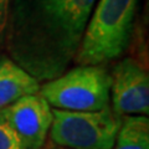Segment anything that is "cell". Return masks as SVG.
Segmentation results:
<instances>
[{
	"label": "cell",
	"instance_id": "cell-1",
	"mask_svg": "<svg viewBox=\"0 0 149 149\" xmlns=\"http://www.w3.org/2000/svg\"><path fill=\"white\" fill-rule=\"evenodd\" d=\"M96 0H10L4 41L10 58L39 82L66 72Z\"/></svg>",
	"mask_w": 149,
	"mask_h": 149
},
{
	"label": "cell",
	"instance_id": "cell-2",
	"mask_svg": "<svg viewBox=\"0 0 149 149\" xmlns=\"http://www.w3.org/2000/svg\"><path fill=\"white\" fill-rule=\"evenodd\" d=\"M136 8L137 0H100L73 61L78 66H102L118 58L129 44Z\"/></svg>",
	"mask_w": 149,
	"mask_h": 149
},
{
	"label": "cell",
	"instance_id": "cell-3",
	"mask_svg": "<svg viewBox=\"0 0 149 149\" xmlns=\"http://www.w3.org/2000/svg\"><path fill=\"white\" fill-rule=\"evenodd\" d=\"M111 74L103 66H78L45 82L39 95L56 109L96 112L109 103Z\"/></svg>",
	"mask_w": 149,
	"mask_h": 149
},
{
	"label": "cell",
	"instance_id": "cell-4",
	"mask_svg": "<svg viewBox=\"0 0 149 149\" xmlns=\"http://www.w3.org/2000/svg\"><path fill=\"white\" fill-rule=\"evenodd\" d=\"M120 123L109 106L96 112L52 108L50 141L67 149H112Z\"/></svg>",
	"mask_w": 149,
	"mask_h": 149
},
{
	"label": "cell",
	"instance_id": "cell-5",
	"mask_svg": "<svg viewBox=\"0 0 149 149\" xmlns=\"http://www.w3.org/2000/svg\"><path fill=\"white\" fill-rule=\"evenodd\" d=\"M0 119L11 128L25 149H42L52 123V109L37 93L1 108Z\"/></svg>",
	"mask_w": 149,
	"mask_h": 149
},
{
	"label": "cell",
	"instance_id": "cell-6",
	"mask_svg": "<svg viewBox=\"0 0 149 149\" xmlns=\"http://www.w3.org/2000/svg\"><path fill=\"white\" fill-rule=\"evenodd\" d=\"M112 111L119 117L129 114L148 116L149 77L133 58H123L111 74Z\"/></svg>",
	"mask_w": 149,
	"mask_h": 149
},
{
	"label": "cell",
	"instance_id": "cell-7",
	"mask_svg": "<svg viewBox=\"0 0 149 149\" xmlns=\"http://www.w3.org/2000/svg\"><path fill=\"white\" fill-rule=\"evenodd\" d=\"M40 82L10 57H0V109L22 97L37 95Z\"/></svg>",
	"mask_w": 149,
	"mask_h": 149
},
{
	"label": "cell",
	"instance_id": "cell-8",
	"mask_svg": "<svg viewBox=\"0 0 149 149\" xmlns=\"http://www.w3.org/2000/svg\"><path fill=\"white\" fill-rule=\"evenodd\" d=\"M112 149H149L147 116H124Z\"/></svg>",
	"mask_w": 149,
	"mask_h": 149
},
{
	"label": "cell",
	"instance_id": "cell-9",
	"mask_svg": "<svg viewBox=\"0 0 149 149\" xmlns=\"http://www.w3.org/2000/svg\"><path fill=\"white\" fill-rule=\"evenodd\" d=\"M0 149H25L9 125L0 119Z\"/></svg>",
	"mask_w": 149,
	"mask_h": 149
},
{
	"label": "cell",
	"instance_id": "cell-10",
	"mask_svg": "<svg viewBox=\"0 0 149 149\" xmlns=\"http://www.w3.org/2000/svg\"><path fill=\"white\" fill-rule=\"evenodd\" d=\"M9 3H10V0H0V16H1L5 21L8 20Z\"/></svg>",
	"mask_w": 149,
	"mask_h": 149
},
{
	"label": "cell",
	"instance_id": "cell-11",
	"mask_svg": "<svg viewBox=\"0 0 149 149\" xmlns=\"http://www.w3.org/2000/svg\"><path fill=\"white\" fill-rule=\"evenodd\" d=\"M5 27H6V21L0 16V45L4 41V34H5Z\"/></svg>",
	"mask_w": 149,
	"mask_h": 149
},
{
	"label": "cell",
	"instance_id": "cell-12",
	"mask_svg": "<svg viewBox=\"0 0 149 149\" xmlns=\"http://www.w3.org/2000/svg\"><path fill=\"white\" fill-rule=\"evenodd\" d=\"M42 149H67V148H63V147H58V146H55V144L51 143L50 146H47L46 148H42Z\"/></svg>",
	"mask_w": 149,
	"mask_h": 149
}]
</instances>
